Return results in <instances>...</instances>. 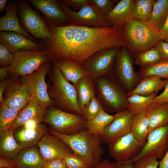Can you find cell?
<instances>
[{
	"label": "cell",
	"instance_id": "obj_51",
	"mask_svg": "<svg viewBox=\"0 0 168 168\" xmlns=\"http://www.w3.org/2000/svg\"><path fill=\"white\" fill-rule=\"evenodd\" d=\"M40 124V123L35 120H31L27 122L22 126L27 129L35 128L37 127Z\"/></svg>",
	"mask_w": 168,
	"mask_h": 168
},
{
	"label": "cell",
	"instance_id": "obj_5",
	"mask_svg": "<svg viewBox=\"0 0 168 168\" xmlns=\"http://www.w3.org/2000/svg\"><path fill=\"white\" fill-rule=\"evenodd\" d=\"M112 76H102L95 79L96 96L103 107L116 113L128 108V96Z\"/></svg>",
	"mask_w": 168,
	"mask_h": 168
},
{
	"label": "cell",
	"instance_id": "obj_18",
	"mask_svg": "<svg viewBox=\"0 0 168 168\" xmlns=\"http://www.w3.org/2000/svg\"><path fill=\"white\" fill-rule=\"evenodd\" d=\"M4 99L10 108L20 111L29 102L31 93L28 87L21 81L7 84Z\"/></svg>",
	"mask_w": 168,
	"mask_h": 168
},
{
	"label": "cell",
	"instance_id": "obj_21",
	"mask_svg": "<svg viewBox=\"0 0 168 168\" xmlns=\"http://www.w3.org/2000/svg\"><path fill=\"white\" fill-rule=\"evenodd\" d=\"M17 6L16 3L9 4L7 7L5 15L0 18V31H12L22 34L34 42L39 43L35 38L23 29L17 15Z\"/></svg>",
	"mask_w": 168,
	"mask_h": 168
},
{
	"label": "cell",
	"instance_id": "obj_50",
	"mask_svg": "<svg viewBox=\"0 0 168 168\" xmlns=\"http://www.w3.org/2000/svg\"><path fill=\"white\" fill-rule=\"evenodd\" d=\"M159 168H168V149L163 157L159 161Z\"/></svg>",
	"mask_w": 168,
	"mask_h": 168
},
{
	"label": "cell",
	"instance_id": "obj_6",
	"mask_svg": "<svg viewBox=\"0 0 168 168\" xmlns=\"http://www.w3.org/2000/svg\"><path fill=\"white\" fill-rule=\"evenodd\" d=\"M43 121L57 133L72 135L85 128L87 120L81 114L52 108L46 112Z\"/></svg>",
	"mask_w": 168,
	"mask_h": 168
},
{
	"label": "cell",
	"instance_id": "obj_12",
	"mask_svg": "<svg viewBox=\"0 0 168 168\" xmlns=\"http://www.w3.org/2000/svg\"><path fill=\"white\" fill-rule=\"evenodd\" d=\"M59 2L62 10L75 24L95 27L110 26L103 14L90 2L77 11L71 9L63 0Z\"/></svg>",
	"mask_w": 168,
	"mask_h": 168
},
{
	"label": "cell",
	"instance_id": "obj_45",
	"mask_svg": "<svg viewBox=\"0 0 168 168\" xmlns=\"http://www.w3.org/2000/svg\"><path fill=\"white\" fill-rule=\"evenodd\" d=\"M163 91L156 96L152 103H165L168 104V81L164 86Z\"/></svg>",
	"mask_w": 168,
	"mask_h": 168
},
{
	"label": "cell",
	"instance_id": "obj_7",
	"mask_svg": "<svg viewBox=\"0 0 168 168\" xmlns=\"http://www.w3.org/2000/svg\"><path fill=\"white\" fill-rule=\"evenodd\" d=\"M18 9L21 25L27 33L36 40H42L46 44L52 41L53 38L49 27L27 3L21 1Z\"/></svg>",
	"mask_w": 168,
	"mask_h": 168
},
{
	"label": "cell",
	"instance_id": "obj_26",
	"mask_svg": "<svg viewBox=\"0 0 168 168\" xmlns=\"http://www.w3.org/2000/svg\"><path fill=\"white\" fill-rule=\"evenodd\" d=\"M17 168H43L44 160L35 147L22 149L15 160Z\"/></svg>",
	"mask_w": 168,
	"mask_h": 168
},
{
	"label": "cell",
	"instance_id": "obj_17",
	"mask_svg": "<svg viewBox=\"0 0 168 168\" xmlns=\"http://www.w3.org/2000/svg\"><path fill=\"white\" fill-rule=\"evenodd\" d=\"M37 144L44 160L64 158L74 153L64 142L52 134L50 135L46 134Z\"/></svg>",
	"mask_w": 168,
	"mask_h": 168
},
{
	"label": "cell",
	"instance_id": "obj_56",
	"mask_svg": "<svg viewBox=\"0 0 168 168\" xmlns=\"http://www.w3.org/2000/svg\"><path fill=\"white\" fill-rule=\"evenodd\" d=\"M114 168H118L117 166L115 163V166Z\"/></svg>",
	"mask_w": 168,
	"mask_h": 168
},
{
	"label": "cell",
	"instance_id": "obj_34",
	"mask_svg": "<svg viewBox=\"0 0 168 168\" xmlns=\"http://www.w3.org/2000/svg\"><path fill=\"white\" fill-rule=\"evenodd\" d=\"M156 0H135L132 19L148 21L150 18Z\"/></svg>",
	"mask_w": 168,
	"mask_h": 168
},
{
	"label": "cell",
	"instance_id": "obj_29",
	"mask_svg": "<svg viewBox=\"0 0 168 168\" xmlns=\"http://www.w3.org/2000/svg\"><path fill=\"white\" fill-rule=\"evenodd\" d=\"M149 121L144 111L133 115L131 133L143 147L147 142L148 131Z\"/></svg>",
	"mask_w": 168,
	"mask_h": 168
},
{
	"label": "cell",
	"instance_id": "obj_4",
	"mask_svg": "<svg viewBox=\"0 0 168 168\" xmlns=\"http://www.w3.org/2000/svg\"><path fill=\"white\" fill-rule=\"evenodd\" d=\"M51 93L54 103L70 113L82 115L78 105L75 86L64 77L59 68L54 62L51 72Z\"/></svg>",
	"mask_w": 168,
	"mask_h": 168
},
{
	"label": "cell",
	"instance_id": "obj_49",
	"mask_svg": "<svg viewBox=\"0 0 168 168\" xmlns=\"http://www.w3.org/2000/svg\"><path fill=\"white\" fill-rule=\"evenodd\" d=\"M115 163L110 162L108 160L105 159L100 161L94 168H114Z\"/></svg>",
	"mask_w": 168,
	"mask_h": 168
},
{
	"label": "cell",
	"instance_id": "obj_25",
	"mask_svg": "<svg viewBox=\"0 0 168 168\" xmlns=\"http://www.w3.org/2000/svg\"><path fill=\"white\" fill-rule=\"evenodd\" d=\"M135 88L128 92V97L134 95L148 96L158 92L164 87L168 81L157 76H151L142 78Z\"/></svg>",
	"mask_w": 168,
	"mask_h": 168
},
{
	"label": "cell",
	"instance_id": "obj_3",
	"mask_svg": "<svg viewBox=\"0 0 168 168\" xmlns=\"http://www.w3.org/2000/svg\"><path fill=\"white\" fill-rule=\"evenodd\" d=\"M51 134L62 140L74 153L83 158L92 167L100 161L104 152L101 146L102 140L100 136L86 128L74 135H66L57 133L51 128Z\"/></svg>",
	"mask_w": 168,
	"mask_h": 168
},
{
	"label": "cell",
	"instance_id": "obj_35",
	"mask_svg": "<svg viewBox=\"0 0 168 168\" xmlns=\"http://www.w3.org/2000/svg\"><path fill=\"white\" fill-rule=\"evenodd\" d=\"M140 74L142 78L154 76L168 79V60L163 59L156 63L143 67L140 70Z\"/></svg>",
	"mask_w": 168,
	"mask_h": 168
},
{
	"label": "cell",
	"instance_id": "obj_46",
	"mask_svg": "<svg viewBox=\"0 0 168 168\" xmlns=\"http://www.w3.org/2000/svg\"><path fill=\"white\" fill-rule=\"evenodd\" d=\"M163 59L168 60V43L161 40L156 46Z\"/></svg>",
	"mask_w": 168,
	"mask_h": 168
},
{
	"label": "cell",
	"instance_id": "obj_38",
	"mask_svg": "<svg viewBox=\"0 0 168 168\" xmlns=\"http://www.w3.org/2000/svg\"><path fill=\"white\" fill-rule=\"evenodd\" d=\"M104 110L102 105L96 96L91 99L88 105L85 108L82 115L86 120H89L96 117Z\"/></svg>",
	"mask_w": 168,
	"mask_h": 168
},
{
	"label": "cell",
	"instance_id": "obj_22",
	"mask_svg": "<svg viewBox=\"0 0 168 168\" xmlns=\"http://www.w3.org/2000/svg\"><path fill=\"white\" fill-rule=\"evenodd\" d=\"M45 125L40 124L35 128L27 129L22 126L14 133V137L22 149L34 147L46 134Z\"/></svg>",
	"mask_w": 168,
	"mask_h": 168
},
{
	"label": "cell",
	"instance_id": "obj_11",
	"mask_svg": "<svg viewBox=\"0 0 168 168\" xmlns=\"http://www.w3.org/2000/svg\"><path fill=\"white\" fill-rule=\"evenodd\" d=\"M119 48L101 50L91 56L81 66L93 80L101 76H113L114 64Z\"/></svg>",
	"mask_w": 168,
	"mask_h": 168
},
{
	"label": "cell",
	"instance_id": "obj_16",
	"mask_svg": "<svg viewBox=\"0 0 168 168\" xmlns=\"http://www.w3.org/2000/svg\"><path fill=\"white\" fill-rule=\"evenodd\" d=\"M133 115L128 109L116 113L112 121L100 136L102 141L108 145L131 133Z\"/></svg>",
	"mask_w": 168,
	"mask_h": 168
},
{
	"label": "cell",
	"instance_id": "obj_13",
	"mask_svg": "<svg viewBox=\"0 0 168 168\" xmlns=\"http://www.w3.org/2000/svg\"><path fill=\"white\" fill-rule=\"evenodd\" d=\"M168 149V124L159 127L149 132L146 144L139 154L128 160L134 162L145 156L152 155L161 159Z\"/></svg>",
	"mask_w": 168,
	"mask_h": 168
},
{
	"label": "cell",
	"instance_id": "obj_28",
	"mask_svg": "<svg viewBox=\"0 0 168 168\" xmlns=\"http://www.w3.org/2000/svg\"><path fill=\"white\" fill-rule=\"evenodd\" d=\"M22 149L14 137V131L0 132L1 156L15 160Z\"/></svg>",
	"mask_w": 168,
	"mask_h": 168
},
{
	"label": "cell",
	"instance_id": "obj_39",
	"mask_svg": "<svg viewBox=\"0 0 168 168\" xmlns=\"http://www.w3.org/2000/svg\"><path fill=\"white\" fill-rule=\"evenodd\" d=\"M64 159L67 168H90L93 167L83 158L75 153Z\"/></svg>",
	"mask_w": 168,
	"mask_h": 168
},
{
	"label": "cell",
	"instance_id": "obj_37",
	"mask_svg": "<svg viewBox=\"0 0 168 168\" xmlns=\"http://www.w3.org/2000/svg\"><path fill=\"white\" fill-rule=\"evenodd\" d=\"M134 58L135 63L141 68L156 63L163 59L156 46L138 54Z\"/></svg>",
	"mask_w": 168,
	"mask_h": 168
},
{
	"label": "cell",
	"instance_id": "obj_14",
	"mask_svg": "<svg viewBox=\"0 0 168 168\" xmlns=\"http://www.w3.org/2000/svg\"><path fill=\"white\" fill-rule=\"evenodd\" d=\"M108 145L110 155L117 162L133 159L139 154L142 148L131 133Z\"/></svg>",
	"mask_w": 168,
	"mask_h": 168
},
{
	"label": "cell",
	"instance_id": "obj_42",
	"mask_svg": "<svg viewBox=\"0 0 168 168\" xmlns=\"http://www.w3.org/2000/svg\"><path fill=\"white\" fill-rule=\"evenodd\" d=\"M14 54L3 44H0V64L2 67H9L13 63Z\"/></svg>",
	"mask_w": 168,
	"mask_h": 168
},
{
	"label": "cell",
	"instance_id": "obj_33",
	"mask_svg": "<svg viewBox=\"0 0 168 168\" xmlns=\"http://www.w3.org/2000/svg\"><path fill=\"white\" fill-rule=\"evenodd\" d=\"M157 93L148 96L134 95L128 97L127 109L134 114L145 111L153 102Z\"/></svg>",
	"mask_w": 168,
	"mask_h": 168
},
{
	"label": "cell",
	"instance_id": "obj_58",
	"mask_svg": "<svg viewBox=\"0 0 168 168\" xmlns=\"http://www.w3.org/2000/svg\"><path fill=\"white\" fill-rule=\"evenodd\" d=\"M94 167H91V168H94Z\"/></svg>",
	"mask_w": 168,
	"mask_h": 168
},
{
	"label": "cell",
	"instance_id": "obj_9",
	"mask_svg": "<svg viewBox=\"0 0 168 168\" xmlns=\"http://www.w3.org/2000/svg\"><path fill=\"white\" fill-rule=\"evenodd\" d=\"M49 61L43 64L36 70L21 77V82L29 89L31 97L43 109L55 104L47 91L45 77L50 69Z\"/></svg>",
	"mask_w": 168,
	"mask_h": 168
},
{
	"label": "cell",
	"instance_id": "obj_10",
	"mask_svg": "<svg viewBox=\"0 0 168 168\" xmlns=\"http://www.w3.org/2000/svg\"><path fill=\"white\" fill-rule=\"evenodd\" d=\"M133 58L126 46L121 47L119 49L113 66V74L115 73L128 92L134 89L141 80L134 70Z\"/></svg>",
	"mask_w": 168,
	"mask_h": 168
},
{
	"label": "cell",
	"instance_id": "obj_54",
	"mask_svg": "<svg viewBox=\"0 0 168 168\" xmlns=\"http://www.w3.org/2000/svg\"><path fill=\"white\" fill-rule=\"evenodd\" d=\"M9 67H2L0 69V79L1 81L7 77L8 71Z\"/></svg>",
	"mask_w": 168,
	"mask_h": 168
},
{
	"label": "cell",
	"instance_id": "obj_24",
	"mask_svg": "<svg viewBox=\"0 0 168 168\" xmlns=\"http://www.w3.org/2000/svg\"><path fill=\"white\" fill-rule=\"evenodd\" d=\"M145 112L149 121V132L168 124V104L152 103Z\"/></svg>",
	"mask_w": 168,
	"mask_h": 168
},
{
	"label": "cell",
	"instance_id": "obj_40",
	"mask_svg": "<svg viewBox=\"0 0 168 168\" xmlns=\"http://www.w3.org/2000/svg\"><path fill=\"white\" fill-rule=\"evenodd\" d=\"M159 165L157 158L154 156H145L136 161L133 168H157Z\"/></svg>",
	"mask_w": 168,
	"mask_h": 168
},
{
	"label": "cell",
	"instance_id": "obj_27",
	"mask_svg": "<svg viewBox=\"0 0 168 168\" xmlns=\"http://www.w3.org/2000/svg\"><path fill=\"white\" fill-rule=\"evenodd\" d=\"M93 80L88 75L82 78L75 86L77 96L78 105L82 112L91 99L96 96Z\"/></svg>",
	"mask_w": 168,
	"mask_h": 168
},
{
	"label": "cell",
	"instance_id": "obj_57",
	"mask_svg": "<svg viewBox=\"0 0 168 168\" xmlns=\"http://www.w3.org/2000/svg\"><path fill=\"white\" fill-rule=\"evenodd\" d=\"M15 168V167H12V168Z\"/></svg>",
	"mask_w": 168,
	"mask_h": 168
},
{
	"label": "cell",
	"instance_id": "obj_52",
	"mask_svg": "<svg viewBox=\"0 0 168 168\" xmlns=\"http://www.w3.org/2000/svg\"><path fill=\"white\" fill-rule=\"evenodd\" d=\"M118 168H133L134 163L129 161L115 163Z\"/></svg>",
	"mask_w": 168,
	"mask_h": 168
},
{
	"label": "cell",
	"instance_id": "obj_36",
	"mask_svg": "<svg viewBox=\"0 0 168 168\" xmlns=\"http://www.w3.org/2000/svg\"><path fill=\"white\" fill-rule=\"evenodd\" d=\"M20 111L9 107L3 100L0 104V132L9 130Z\"/></svg>",
	"mask_w": 168,
	"mask_h": 168
},
{
	"label": "cell",
	"instance_id": "obj_2",
	"mask_svg": "<svg viewBox=\"0 0 168 168\" xmlns=\"http://www.w3.org/2000/svg\"><path fill=\"white\" fill-rule=\"evenodd\" d=\"M121 34L132 56L134 57L161 40L159 29L148 21L131 19L119 26Z\"/></svg>",
	"mask_w": 168,
	"mask_h": 168
},
{
	"label": "cell",
	"instance_id": "obj_44",
	"mask_svg": "<svg viewBox=\"0 0 168 168\" xmlns=\"http://www.w3.org/2000/svg\"><path fill=\"white\" fill-rule=\"evenodd\" d=\"M63 2L72 10L77 11L90 3L89 0H63Z\"/></svg>",
	"mask_w": 168,
	"mask_h": 168
},
{
	"label": "cell",
	"instance_id": "obj_55",
	"mask_svg": "<svg viewBox=\"0 0 168 168\" xmlns=\"http://www.w3.org/2000/svg\"><path fill=\"white\" fill-rule=\"evenodd\" d=\"M7 0H0V13L3 12L5 10H6L7 7L6 5Z\"/></svg>",
	"mask_w": 168,
	"mask_h": 168
},
{
	"label": "cell",
	"instance_id": "obj_15",
	"mask_svg": "<svg viewBox=\"0 0 168 168\" xmlns=\"http://www.w3.org/2000/svg\"><path fill=\"white\" fill-rule=\"evenodd\" d=\"M28 1L43 14L49 26L75 24L62 10L59 0H29Z\"/></svg>",
	"mask_w": 168,
	"mask_h": 168
},
{
	"label": "cell",
	"instance_id": "obj_31",
	"mask_svg": "<svg viewBox=\"0 0 168 168\" xmlns=\"http://www.w3.org/2000/svg\"><path fill=\"white\" fill-rule=\"evenodd\" d=\"M114 118V115L110 114L104 110L93 119L87 120L85 128L100 136Z\"/></svg>",
	"mask_w": 168,
	"mask_h": 168
},
{
	"label": "cell",
	"instance_id": "obj_20",
	"mask_svg": "<svg viewBox=\"0 0 168 168\" xmlns=\"http://www.w3.org/2000/svg\"><path fill=\"white\" fill-rule=\"evenodd\" d=\"M46 112L45 110L42 108L31 97L28 103L19 111L9 130L14 131L31 120H35L41 123Z\"/></svg>",
	"mask_w": 168,
	"mask_h": 168
},
{
	"label": "cell",
	"instance_id": "obj_47",
	"mask_svg": "<svg viewBox=\"0 0 168 168\" xmlns=\"http://www.w3.org/2000/svg\"><path fill=\"white\" fill-rule=\"evenodd\" d=\"M159 31L161 40L168 43V16Z\"/></svg>",
	"mask_w": 168,
	"mask_h": 168
},
{
	"label": "cell",
	"instance_id": "obj_23",
	"mask_svg": "<svg viewBox=\"0 0 168 168\" xmlns=\"http://www.w3.org/2000/svg\"><path fill=\"white\" fill-rule=\"evenodd\" d=\"M135 0H121L105 18L110 26H119L131 20Z\"/></svg>",
	"mask_w": 168,
	"mask_h": 168
},
{
	"label": "cell",
	"instance_id": "obj_53",
	"mask_svg": "<svg viewBox=\"0 0 168 168\" xmlns=\"http://www.w3.org/2000/svg\"><path fill=\"white\" fill-rule=\"evenodd\" d=\"M7 83L4 80L1 81L0 83V102L3 100V94L7 87Z\"/></svg>",
	"mask_w": 168,
	"mask_h": 168
},
{
	"label": "cell",
	"instance_id": "obj_30",
	"mask_svg": "<svg viewBox=\"0 0 168 168\" xmlns=\"http://www.w3.org/2000/svg\"><path fill=\"white\" fill-rule=\"evenodd\" d=\"M59 68L64 78L75 86L82 77L89 75L82 66L72 61L66 60L54 62Z\"/></svg>",
	"mask_w": 168,
	"mask_h": 168
},
{
	"label": "cell",
	"instance_id": "obj_48",
	"mask_svg": "<svg viewBox=\"0 0 168 168\" xmlns=\"http://www.w3.org/2000/svg\"><path fill=\"white\" fill-rule=\"evenodd\" d=\"M16 166L15 160L0 156V168H12L15 167Z\"/></svg>",
	"mask_w": 168,
	"mask_h": 168
},
{
	"label": "cell",
	"instance_id": "obj_1",
	"mask_svg": "<svg viewBox=\"0 0 168 168\" xmlns=\"http://www.w3.org/2000/svg\"><path fill=\"white\" fill-rule=\"evenodd\" d=\"M53 37L45 50L49 61L69 60L80 65L103 49L126 46L119 26L95 27L73 24L49 26Z\"/></svg>",
	"mask_w": 168,
	"mask_h": 168
},
{
	"label": "cell",
	"instance_id": "obj_8",
	"mask_svg": "<svg viewBox=\"0 0 168 168\" xmlns=\"http://www.w3.org/2000/svg\"><path fill=\"white\" fill-rule=\"evenodd\" d=\"M49 61L48 53L45 50H21L14 54L13 62L9 67L8 71L15 76L23 77Z\"/></svg>",
	"mask_w": 168,
	"mask_h": 168
},
{
	"label": "cell",
	"instance_id": "obj_43",
	"mask_svg": "<svg viewBox=\"0 0 168 168\" xmlns=\"http://www.w3.org/2000/svg\"><path fill=\"white\" fill-rule=\"evenodd\" d=\"M43 168H67L64 158L44 160Z\"/></svg>",
	"mask_w": 168,
	"mask_h": 168
},
{
	"label": "cell",
	"instance_id": "obj_41",
	"mask_svg": "<svg viewBox=\"0 0 168 168\" xmlns=\"http://www.w3.org/2000/svg\"><path fill=\"white\" fill-rule=\"evenodd\" d=\"M118 0H89L90 2L95 5L105 16L114 8Z\"/></svg>",
	"mask_w": 168,
	"mask_h": 168
},
{
	"label": "cell",
	"instance_id": "obj_32",
	"mask_svg": "<svg viewBox=\"0 0 168 168\" xmlns=\"http://www.w3.org/2000/svg\"><path fill=\"white\" fill-rule=\"evenodd\" d=\"M168 16V0H156L148 21L157 29L162 26Z\"/></svg>",
	"mask_w": 168,
	"mask_h": 168
},
{
	"label": "cell",
	"instance_id": "obj_19",
	"mask_svg": "<svg viewBox=\"0 0 168 168\" xmlns=\"http://www.w3.org/2000/svg\"><path fill=\"white\" fill-rule=\"evenodd\" d=\"M0 43L14 54L22 49L43 50L42 46L26 36L17 32L2 31L0 32Z\"/></svg>",
	"mask_w": 168,
	"mask_h": 168
}]
</instances>
